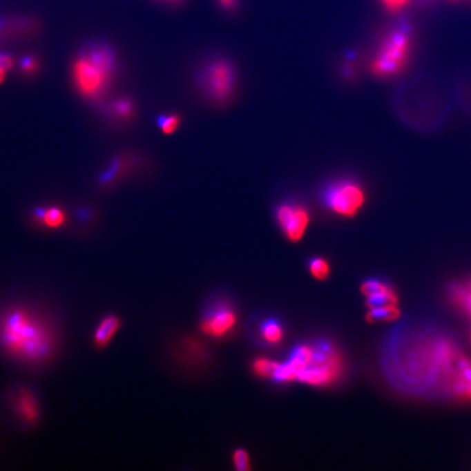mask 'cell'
<instances>
[{
  "instance_id": "cell-1",
  "label": "cell",
  "mask_w": 471,
  "mask_h": 471,
  "mask_svg": "<svg viewBox=\"0 0 471 471\" xmlns=\"http://www.w3.org/2000/svg\"><path fill=\"white\" fill-rule=\"evenodd\" d=\"M56 337L50 324L29 309L12 307L0 316V346L11 357L43 363L52 355Z\"/></svg>"
},
{
  "instance_id": "cell-2",
  "label": "cell",
  "mask_w": 471,
  "mask_h": 471,
  "mask_svg": "<svg viewBox=\"0 0 471 471\" xmlns=\"http://www.w3.org/2000/svg\"><path fill=\"white\" fill-rule=\"evenodd\" d=\"M114 69V52L106 46L96 45L75 60L73 81L81 95L96 97L106 88Z\"/></svg>"
},
{
  "instance_id": "cell-3",
  "label": "cell",
  "mask_w": 471,
  "mask_h": 471,
  "mask_svg": "<svg viewBox=\"0 0 471 471\" xmlns=\"http://www.w3.org/2000/svg\"><path fill=\"white\" fill-rule=\"evenodd\" d=\"M410 52V37L403 29L395 30L384 39L376 58L371 64V71L380 78H389L404 68Z\"/></svg>"
},
{
  "instance_id": "cell-4",
  "label": "cell",
  "mask_w": 471,
  "mask_h": 471,
  "mask_svg": "<svg viewBox=\"0 0 471 471\" xmlns=\"http://www.w3.org/2000/svg\"><path fill=\"white\" fill-rule=\"evenodd\" d=\"M342 358L329 343L322 342L314 348V358L298 374V380L310 385L331 384L342 374Z\"/></svg>"
},
{
  "instance_id": "cell-5",
  "label": "cell",
  "mask_w": 471,
  "mask_h": 471,
  "mask_svg": "<svg viewBox=\"0 0 471 471\" xmlns=\"http://www.w3.org/2000/svg\"><path fill=\"white\" fill-rule=\"evenodd\" d=\"M365 192L356 182H340L329 186L324 201L329 210L345 218L355 216L365 203Z\"/></svg>"
},
{
  "instance_id": "cell-6",
  "label": "cell",
  "mask_w": 471,
  "mask_h": 471,
  "mask_svg": "<svg viewBox=\"0 0 471 471\" xmlns=\"http://www.w3.org/2000/svg\"><path fill=\"white\" fill-rule=\"evenodd\" d=\"M235 82V70L231 64L225 60L213 61L205 69V88L209 95L215 101L227 99L233 93Z\"/></svg>"
},
{
  "instance_id": "cell-7",
  "label": "cell",
  "mask_w": 471,
  "mask_h": 471,
  "mask_svg": "<svg viewBox=\"0 0 471 471\" xmlns=\"http://www.w3.org/2000/svg\"><path fill=\"white\" fill-rule=\"evenodd\" d=\"M277 223L282 228V233L293 242L301 240L308 228V211L298 204L285 203L276 210Z\"/></svg>"
},
{
  "instance_id": "cell-8",
  "label": "cell",
  "mask_w": 471,
  "mask_h": 471,
  "mask_svg": "<svg viewBox=\"0 0 471 471\" xmlns=\"http://www.w3.org/2000/svg\"><path fill=\"white\" fill-rule=\"evenodd\" d=\"M236 324L235 312L225 305L211 309L202 321V331L212 337H223Z\"/></svg>"
},
{
  "instance_id": "cell-9",
  "label": "cell",
  "mask_w": 471,
  "mask_h": 471,
  "mask_svg": "<svg viewBox=\"0 0 471 471\" xmlns=\"http://www.w3.org/2000/svg\"><path fill=\"white\" fill-rule=\"evenodd\" d=\"M15 410L19 417L28 423H34L39 419V408L34 394L28 390L19 392L15 399Z\"/></svg>"
},
{
  "instance_id": "cell-10",
  "label": "cell",
  "mask_w": 471,
  "mask_h": 471,
  "mask_svg": "<svg viewBox=\"0 0 471 471\" xmlns=\"http://www.w3.org/2000/svg\"><path fill=\"white\" fill-rule=\"evenodd\" d=\"M120 324L122 322L119 318L114 314L104 318L94 331L93 342L96 347H106L107 345L112 342L113 337L115 336L117 331L119 329Z\"/></svg>"
},
{
  "instance_id": "cell-11",
  "label": "cell",
  "mask_w": 471,
  "mask_h": 471,
  "mask_svg": "<svg viewBox=\"0 0 471 471\" xmlns=\"http://www.w3.org/2000/svg\"><path fill=\"white\" fill-rule=\"evenodd\" d=\"M450 295L456 306L459 307L471 320V280L454 284L450 289Z\"/></svg>"
},
{
  "instance_id": "cell-12",
  "label": "cell",
  "mask_w": 471,
  "mask_h": 471,
  "mask_svg": "<svg viewBox=\"0 0 471 471\" xmlns=\"http://www.w3.org/2000/svg\"><path fill=\"white\" fill-rule=\"evenodd\" d=\"M396 306L397 305H387V306L373 307L367 314V320L369 322L393 321L399 316V310Z\"/></svg>"
},
{
  "instance_id": "cell-13",
  "label": "cell",
  "mask_w": 471,
  "mask_h": 471,
  "mask_svg": "<svg viewBox=\"0 0 471 471\" xmlns=\"http://www.w3.org/2000/svg\"><path fill=\"white\" fill-rule=\"evenodd\" d=\"M367 305L369 308L387 305H397V296L394 293L393 288L387 287L380 293L367 296Z\"/></svg>"
},
{
  "instance_id": "cell-14",
  "label": "cell",
  "mask_w": 471,
  "mask_h": 471,
  "mask_svg": "<svg viewBox=\"0 0 471 471\" xmlns=\"http://www.w3.org/2000/svg\"><path fill=\"white\" fill-rule=\"evenodd\" d=\"M261 334L263 339L267 342L271 343V344H277L282 340L284 331H282V325L278 322L274 321V320H267L262 323Z\"/></svg>"
},
{
  "instance_id": "cell-15",
  "label": "cell",
  "mask_w": 471,
  "mask_h": 471,
  "mask_svg": "<svg viewBox=\"0 0 471 471\" xmlns=\"http://www.w3.org/2000/svg\"><path fill=\"white\" fill-rule=\"evenodd\" d=\"M309 269L312 276L316 280H324L329 277L331 269L327 260L322 259V258H314L309 263Z\"/></svg>"
},
{
  "instance_id": "cell-16",
  "label": "cell",
  "mask_w": 471,
  "mask_h": 471,
  "mask_svg": "<svg viewBox=\"0 0 471 471\" xmlns=\"http://www.w3.org/2000/svg\"><path fill=\"white\" fill-rule=\"evenodd\" d=\"M278 365L280 363L276 361L267 359V358H260L254 361L253 370L256 374L262 378H269V376H273Z\"/></svg>"
},
{
  "instance_id": "cell-17",
  "label": "cell",
  "mask_w": 471,
  "mask_h": 471,
  "mask_svg": "<svg viewBox=\"0 0 471 471\" xmlns=\"http://www.w3.org/2000/svg\"><path fill=\"white\" fill-rule=\"evenodd\" d=\"M65 213L62 212L58 207H50L45 212L43 223L50 228H58L65 223Z\"/></svg>"
},
{
  "instance_id": "cell-18",
  "label": "cell",
  "mask_w": 471,
  "mask_h": 471,
  "mask_svg": "<svg viewBox=\"0 0 471 471\" xmlns=\"http://www.w3.org/2000/svg\"><path fill=\"white\" fill-rule=\"evenodd\" d=\"M180 124V119L177 115H163L158 117V127L161 128L162 131L166 135H171L176 131Z\"/></svg>"
},
{
  "instance_id": "cell-19",
  "label": "cell",
  "mask_w": 471,
  "mask_h": 471,
  "mask_svg": "<svg viewBox=\"0 0 471 471\" xmlns=\"http://www.w3.org/2000/svg\"><path fill=\"white\" fill-rule=\"evenodd\" d=\"M233 465L235 468L239 471H247L250 469V459H249L248 453H247L242 448H239L233 453Z\"/></svg>"
},
{
  "instance_id": "cell-20",
  "label": "cell",
  "mask_w": 471,
  "mask_h": 471,
  "mask_svg": "<svg viewBox=\"0 0 471 471\" xmlns=\"http://www.w3.org/2000/svg\"><path fill=\"white\" fill-rule=\"evenodd\" d=\"M120 167H122V161H120L119 158H116V160H114L113 163L109 165L107 171L102 175V184H107V182H112L113 179L116 177L117 173L119 171Z\"/></svg>"
},
{
  "instance_id": "cell-21",
  "label": "cell",
  "mask_w": 471,
  "mask_h": 471,
  "mask_svg": "<svg viewBox=\"0 0 471 471\" xmlns=\"http://www.w3.org/2000/svg\"><path fill=\"white\" fill-rule=\"evenodd\" d=\"M115 112L120 117L130 116L133 113V104L128 99H119L115 103Z\"/></svg>"
},
{
  "instance_id": "cell-22",
  "label": "cell",
  "mask_w": 471,
  "mask_h": 471,
  "mask_svg": "<svg viewBox=\"0 0 471 471\" xmlns=\"http://www.w3.org/2000/svg\"><path fill=\"white\" fill-rule=\"evenodd\" d=\"M382 3H384L387 10L397 12L404 8L405 6L410 3V0H382Z\"/></svg>"
},
{
  "instance_id": "cell-23",
  "label": "cell",
  "mask_w": 471,
  "mask_h": 471,
  "mask_svg": "<svg viewBox=\"0 0 471 471\" xmlns=\"http://www.w3.org/2000/svg\"><path fill=\"white\" fill-rule=\"evenodd\" d=\"M35 66H37L35 59L30 57V56L24 57L23 59L21 60V67H22V69H23L24 71H33Z\"/></svg>"
},
{
  "instance_id": "cell-24",
  "label": "cell",
  "mask_w": 471,
  "mask_h": 471,
  "mask_svg": "<svg viewBox=\"0 0 471 471\" xmlns=\"http://www.w3.org/2000/svg\"><path fill=\"white\" fill-rule=\"evenodd\" d=\"M12 59L10 56L6 54H0V69L3 70H9L12 67Z\"/></svg>"
},
{
  "instance_id": "cell-25",
  "label": "cell",
  "mask_w": 471,
  "mask_h": 471,
  "mask_svg": "<svg viewBox=\"0 0 471 471\" xmlns=\"http://www.w3.org/2000/svg\"><path fill=\"white\" fill-rule=\"evenodd\" d=\"M218 1L220 7H223L224 9H233L238 0H218Z\"/></svg>"
},
{
  "instance_id": "cell-26",
  "label": "cell",
  "mask_w": 471,
  "mask_h": 471,
  "mask_svg": "<svg viewBox=\"0 0 471 471\" xmlns=\"http://www.w3.org/2000/svg\"><path fill=\"white\" fill-rule=\"evenodd\" d=\"M3 80H5V70L0 69V83H3Z\"/></svg>"
},
{
  "instance_id": "cell-27",
  "label": "cell",
  "mask_w": 471,
  "mask_h": 471,
  "mask_svg": "<svg viewBox=\"0 0 471 471\" xmlns=\"http://www.w3.org/2000/svg\"><path fill=\"white\" fill-rule=\"evenodd\" d=\"M3 29V22L0 21V30Z\"/></svg>"
},
{
  "instance_id": "cell-28",
  "label": "cell",
  "mask_w": 471,
  "mask_h": 471,
  "mask_svg": "<svg viewBox=\"0 0 471 471\" xmlns=\"http://www.w3.org/2000/svg\"><path fill=\"white\" fill-rule=\"evenodd\" d=\"M171 1H175V0H171Z\"/></svg>"
}]
</instances>
